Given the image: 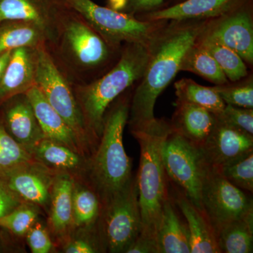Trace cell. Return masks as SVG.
<instances>
[{"label": "cell", "instance_id": "1", "mask_svg": "<svg viewBox=\"0 0 253 253\" xmlns=\"http://www.w3.org/2000/svg\"><path fill=\"white\" fill-rule=\"evenodd\" d=\"M206 21H168L151 39L149 62L131 92L129 130L154 121L156 100L180 71L183 57L197 40Z\"/></svg>", "mask_w": 253, "mask_h": 253}, {"label": "cell", "instance_id": "2", "mask_svg": "<svg viewBox=\"0 0 253 253\" xmlns=\"http://www.w3.org/2000/svg\"><path fill=\"white\" fill-rule=\"evenodd\" d=\"M46 46L72 85L88 84L102 76L117 63L122 50L109 44L70 6L61 18L56 39Z\"/></svg>", "mask_w": 253, "mask_h": 253}, {"label": "cell", "instance_id": "3", "mask_svg": "<svg viewBox=\"0 0 253 253\" xmlns=\"http://www.w3.org/2000/svg\"><path fill=\"white\" fill-rule=\"evenodd\" d=\"M149 58V44L126 43L117 63L108 72L88 84L72 85L95 148L102 134L108 108L141 79Z\"/></svg>", "mask_w": 253, "mask_h": 253}, {"label": "cell", "instance_id": "4", "mask_svg": "<svg viewBox=\"0 0 253 253\" xmlns=\"http://www.w3.org/2000/svg\"><path fill=\"white\" fill-rule=\"evenodd\" d=\"M133 87L118 96L108 108L102 134L88 160L86 180L103 203L122 189L133 175L132 162L123 145Z\"/></svg>", "mask_w": 253, "mask_h": 253}, {"label": "cell", "instance_id": "5", "mask_svg": "<svg viewBox=\"0 0 253 253\" xmlns=\"http://www.w3.org/2000/svg\"><path fill=\"white\" fill-rule=\"evenodd\" d=\"M172 130L169 120L155 118L146 126L130 131L140 146V162L136 174L142 220L140 234L156 242L163 204L169 195L162 150Z\"/></svg>", "mask_w": 253, "mask_h": 253}, {"label": "cell", "instance_id": "6", "mask_svg": "<svg viewBox=\"0 0 253 253\" xmlns=\"http://www.w3.org/2000/svg\"><path fill=\"white\" fill-rule=\"evenodd\" d=\"M103 204L98 232L104 253H126L142 229L136 174Z\"/></svg>", "mask_w": 253, "mask_h": 253}, {"label": "cell", "instance_id": "7", "mask_svg": "<svg viewBox=\"0 0 253 253\" xmlns=\"http://www.w3.org/2000/svg\"><path fill=\"white\" fill-rule=\"evenodd\" d=\"M111 44L121 49L126 43L149 44L168 21H144L96 4L91 0H64Z\"/></svg>", "mask_w": 253, "mask_h": 253}, {"label": "cell", "instance_id": "8", "mask_svg": "<svg viewBox=\"0 0 253 253\" xmlns=\"http://www.w3.org/2000/svg\"><path fill=\"white\" fill-rule=\"evenodd\" d=\"M37 51L36 86L73 129L88 154L91 155L95 146L86 129L72 84L56 66L46 44L38 46Z\"/></svg>", "mask_w": 253, "mask_h": 253}, {"label": "cell", "instance_id": "9", "mask_svg": "<svg viewBox=\"0 0 253 253\" xmlns=\"http://www.w3.org/2000/svg\"><path fill=\"white\" fill-rule=\"evenodd\" d=\"M162 153L168 181L204 211L201 189L210 165L200 146L172 130L164 141Z\"/></svg>", "mask_w": 253, "mask_h": 253}, {"label": "cell", "instance_id": "10", "mask_svg": "<svg viewBox=\"0 0 253 253\" xmlns=\"http://www.w3.org/2000/svg\"><path fill=\"white\" fill-rule=\"evenodd\" d=\"M250 194L229 182L217 168L209 166L201 189V203L216 234L221 226L253 212Z\"/></svg>", "mask_w": 253, "mask_h": 253}, {"label": "cell", "instance_id": "11", "mask_svg": "<svg viewBox=\"0 0 253 253\" xmlns=\"http://www.w3.org/2000/svg\"><path fill=\"white\" fill-rule=\"evenodd\" d=\"M201 34L235 51L248 67L253 66V0L206 20Z\"/></svg>", "mask_w": 253, "mask_h": 253}, {"label": "cell", "instance_id": "12", "mask_svg": "<svg viewBox=\"0 0 253 253\" xmlns=\"http://www.w3.org/2000/svg\"><path fill=\"white\" fill-rule=\"evenodd\" d=\"M68 8L64 0H0V23L17 21L36 25L45 34L46 45H49Z\"/></svg>", "mask_w": 253, "mask_h": 253}, {"label": "cell", "instance_id": "13", "mask_svg": "<svg viewBox=\"0 0 253 253\" xmlns=\"http://www.w3.org/2000/svg\"><path fill=\"white\" fill-rule=\"evenodd\" d=\"M200 148L210 166L220 168L252 152L253 135L230 126L215 115L212 131Z\"/></svg>", "mask_w": 253, "mask_h": 253}, {"label": "cell", "instance_id": "14", "mask_svg": "<svg viewBox=\"0 0 253 253\" xmlns=\"http://www.w3.org/2000/svg\"><path fill=\"white\" fill-rule=\"evenodd\" d=\"M0 109V116L6 131L31 153L44 135L27 95H15L3 101Z\"/></svg>", "mask_w": 253, "mask_h": 253}, {"label": "cell", "instance_id": "15", "mask_svg": "<svg viewBox=\"0 0 253 253\" xmlns=\"http://www.w3.org/2000/svg\"><path fill=\"white\" fill-rule=\"evenodd\" d=\"M55 175L33 160L0 177L25 202L45 208L49 206Z\"/></svg>", "mask_w": 253, "mask_h": 253}, {"label": "cell", "instance_id": "16", "mask_svg": "<svg viewBox=\"0 0 253 253\" xmlns=\"http://www.w3.org/2000/svg\"><path fill=\"white\" fill-rule=\"evenodd\" d=\"M246 1L248 0H184L135 18L144 21L208 20L226 14Z\"/></svg>", "mask_w": 253, "mask_h": 253}, {"label": "cell", "instance_id": "17", "mask_svg": "<svg viewBox=\"0 0 253 253\" xmlns=\"http://www.w3.org/2000/svg\"><path fill=\"white\" fill-rule=\"evenodd\" d=\"M169 190L189 228L191 253H221L215 231L204 211L196 207L174 184Z\"/></svg>", "mask_w": 253, "mask_h": 253}, {"label": "cell", "instance_id": "18", "mask_svg": "<svg viewBox=\"0 0 253 253\" xmlns=\"http://www.w3.org/2000/svg\"><path fill=\"white\" fill-rule=\"evenodd\" d=\"M38 47L23 46L11 51L0 82V104L15 95L26 94L36 85Z\"/></svg>", "mask_w": 253, "mask_h": 253}, {"label": "cell", "instance_id": "19", "mask_svg": "<svg viewBox=\"0 0 253 253\" xmlns=\"http://www.w3.org/2000/svg\"><path fill=\"white\" fill-rule=\"evenodd\" d=\"M33 160L54 174H67L75 179H86L88 156L66 145L44 137L31 152Z\"/></svg>", "mask_w": 253, "mask_h": 253}, {"label": "cell", "instance_id": "20", "mask_svg": "<svg viewBox=\"0 0 253 253\" xmlns=\"http://www.w3.org/2000/svg\"><path fill=\"white\" fill-rule=\"evenodd\" d=\"M26 94L31 101L44 137L66 145L88 157L90 156L73 129L53 109L38 86H33Z\"/></svg>", "mask_w": 253, "mask_h": 253}, {"label": "cell", "instance_id": "21", "mask_svg": "<svg viewBox=\"0 0 253 253\" xmlns=\"http://www.w3.org/2000/svg\"><path fill=\"white\" fill-rule=\"evenodd\" d=\"M157 242L159 253H191L189 228L169 190L163 206Z\"/></svg>", "mask_w": 253, "mask_h": 253}, {"label": "cell", "instance_id": "22", "mask_svg": "<svg viewBox=\"0 0 253 253\" xmlns=\"http://www.w3.org/2000/svg\"><path fill=\"white\" fill-rule=\"evenodd\" d=\"M176 109L169 121L172 130L193 144L201 146L212 131L215 115L189 103L175 102Z\"/></svg>", "mask_w": 253, "mask_h": 253}, {"label": "cell", "instance_id": "23", "mask_svg": "<svg viewBox=\"0 0 253 253\" xmlns=\"http://www.w3.org/2000/svg\"><path fill=\"white\" fill-rule=\"evenodd\" d=\"M74 181L75 178L69 174L55 175L50 197L49 224L57 237H67L72 231Z\"/></svg>", "mask_w": 253, "mask_h": 253}, {"label": "cell", "instance_id": "24", "mask_svg": "<svg viewBox=\"0 0 253 253\" xmlns=\"http://www.w3.org/2000/svg\"><path fill=\"white\" fill-rule=\"evenodd\" d=\"M103 206L104 204L101 196L89 181L86 179L82 181L81 179H75L73 191L72 231H98Z\"/></svg>", "mask_w": 253, "mask_h": 253}, {"label": "cell", "instance_id": "25", "mask_svg": "<svg viewBox=\"0 0 253 253\" xmlns=\"http://www.w3.org/2000/svg\"><path fill=\"white\" fill-rule=\"evenodd\" d=\"M216 234L221 253H253V212L221 226Z\"/></svg>", "mask_w": 253, "mask_h": 253}, {"label": "cell", "instance_id": "26", "mask_svg": "<svg viewBox=\"0 0 253 253\" xmlns=\"http://www.w3.org/2000/svg\"><path fill=\"white\" fill-rule=\"evenodd\" d=\"M46 43L45 34L36 25L17 21L0 23V54L23 46L38 47Z\"/></svg>", "mask_w": 253, "mask_h": 253}, {"label": "cell", "instance_id": "27", "mask_svg": "<svg viewBox=\"0 0 253 253\" xmlns=\"http://www.w3.org/2000/svg\"><path fill=\"white\" fill-rule=\"evenodd\" d=\"M179 70L194 73L214 85L229 82L214 58L196 41L186 51Z\"/></svg>", "mask_w": 253, "mask_h": 253}, {"label": "cell", "instance_id": "28", "mask_svg": "<svg viewBox=\"0 0 253 253\" xmlns=\"http://www.w3.org/2000/svg\"><path fill=\"white\" fill-rule=\"evenodd\" d=\"M174 88L176 101L196 105L214 115L220 113L226 106L212 86L201 85L191 78H181L176 81Z\"/></svg>", "mask_w": 253, "mask_h": 253}, {"label": "cell", "instance_id": "29", "mask_svg": "<svg viewBox=\"0 0 253 253\" xmlns=\"http://www.w3.org/2000/svg\"><path fill=\"white\" fill-rule=\"evenodd\" d=\"M196 42L214 58L229 82L241 81L249 76L247 65L241 56L230 48L215 40L204 36L201 32Z\"/></svg>", "mask_w": 253, "mask_h": 253}, {"label": "cell", "instance_id": "30", "mask_svg": "<svg viewBox=\"0 0 253 253\" xmlns=\"http://www.w3.org/2000/svg\"><path fill=\"white\" fill-rule=\"evenodd\" d=\"M33 161L31 153L10 135L0 116V176Z\"/></svg>", "mask_w": 253, "mask_h": 253}, {"label": "cell", "instance_id": "31", "mask_svg": "<svg viewBox=\"0 0 253 253\" xmlns=\"http://www.w3.org/2000/svg\"><path fill=\"white\" fill-rule=\"evenodd\" d=\"M39 207L24 202L14 211L0 218V227L18 237L26 236L28 230L38 221Z\"/></svg>", "mask_w": 253, "mask_h": 253}, {"label": "cell", "instance_id": "32", "mask_svg": "<svg viewBox=\"0 0 253 253\" xmlns=\"http://www.w3.org/2000/svg\"><path fill=\"white\" fill-rule=\"evenodd\" d=\"M226 104L245 109H253L252 74L236 82L212 86Z\"/></svg>", "mask_w": 253, "mask_h": 253}, {"label": "cell", "instance_id": "33", "mask_svg": "<svg viewBox=\"0 0 253 253\" xmlns=\"http://www.w3.org/2000/svg\"><path fill=\"white\" fill-rule=\"evenodd\" d=\"M217 168L221 175L239 189L253 193V151Z\"/></svg>", "mask_w": 253, "mask_h": 253}, {"label": "cell", "instance_id": "34", "mask_svg": "<svg viewBox=\"0 0 253 253\" xmlns=\"http://www.w3.org/2000/svg\"><path fill=\"white\" fill-rule=\"evenodd\" d=\"M82 234H69L63 246L62 252L66 253H104L97 231L81 230Z\"/></svg>", "mask_w": 253, "mask_h": 253}, {"label": "cell", "instance_id": "35", "mask_svg": "<svg viewBox=\"0 0 253 253\" xmlns=\"http://www.w3.org/2000/svg\"><path fill=\"white\" fill-rule=\"evenodd\" d=\"M164 2L165 0H108L107 6L136 17L161 9Z\"/></svg>", "mask_w": 253, "mask_h": 253}, {"label": "cell", "instance_id": "36", "mask_svg": "<svg viewBox=\"0 0 253 253\" xmlns=\"http://www.w3.org/2000/svg\"><path fill=\"white\" fill-rule=\"evenodd\" d=\"M216 116L230 126L253 135V109L226 104L224 110Z\"/></svg>", "mask_w": 253, "mask_h": 253}, {"label": "cell", "instance_id": "37", "mask_svg": "<svg viewBox=\"0 0 253 253\" xmlns=\"http://www.w3.org/2000/svg\"><path fill=\"white\" fill-rule=\"evenodd\" d=\"M26 241L33 253H48L54 248L49 231L40 221H37L26 235Z\"/></svg>", "mask_w": 253, "mask_h": 253}, {"label": "cell", "instance_id": "38", "mask_svg": "<svg viewBox=\"0 0 253 253\" xmlns=\"http://www.w3.org/2000/svg\"><path fill=\"white\" fill-rule=\"evenodd\" d=\"M24 202L0 177V218L9 214Z\"/></svg>", "mask_w": 253, "mask_h": 253}, {"label": "cell", "instance_id": "39", "mask_svg": "<svg viewBox=\"0 0 253 253\" xmlns=\"http://www.w3.org/2000/svg\"><path fill=\"white\" fill-rule=\"evenodd\" d=\"M126 253H159V251L156 241L139 234Z\"/></svg>", "mask_w": 253, "mask_h": 253}, {"label": "cell", "instance_id": "40", "mask_svg": "<svg viewBox=\"0 0 253 253\" xmlns=\"http://www.w3.org/2000/svg\"><path fill=\"white\" fill-rule=\"evenodd\" d=\"M11 51H8L0 54V82L3 77L8 62H9Z\"/></svg>", "mask_w": 253, "mask_h": 253}, {"label": "cell", "instance_id": "41", "mask_svg": "<svg viewBox=\"0 0 253 253\" xmlns=\"http://www.w3.org/2000/svg\"><path fill=\"white\" fill-rule=\"evenodd\" d=\"M184 1V0H165L164 4H163V8L172 6L173 4H177V3L181 2V1ZM161 9H162V8H161Z\"/></svg>", "mask_w": 253, "mask_h": 253}, {"label": "cell", "instance_id": "42", "mask_svg": "<svg viewBox=\"0 0 253 253\" xmlns=\"http://www.w3.org/2000/svg\"><path fill=\"white\" fill-rule=\"evenodd\" d=\"M2 247H1V245H0V252H2Z\"/></svg>", "mask_w": 253, "mask_h": 253}]
</instances>
